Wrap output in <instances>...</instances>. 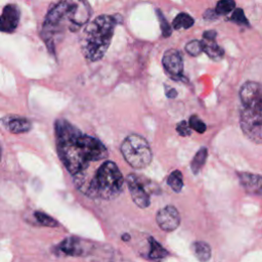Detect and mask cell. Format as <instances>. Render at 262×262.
Segmentation results:
<instances>
[{
  "instance_id": "12",
  "label": "cell",
  "mask_w": 262,
  "mask_h": 262,
  "mask_svg": "<svg viewBox=\"0 0 262 262\" xmlns=\"http://www.w3.org/2000/svg\"><path fill=\"white\" fill-rule=\"evenodd\" d=\"M237 177L243 188L250 194L262 195V176L255 173L238 172Z\"/></svg>"
},
{
  "instance_id": "30",
  "label": "cell",
  "mask_w": 262,
  "mask_h": 262,
  "mask_svg": "<svg viewBox=\"0 0 262 262\" xmlns=\"http://www.w3.org/2000/svg\"><path fill=\"white\" fill-rule=\"evenodd\" d=\"M130 238H131V236H130V234H128V233H124V234L122 235V239H123L124 242H129Z\"/></svg>"
},
{
  "instance_id": "18",
  "label": "cell",
  "mask_w": 262,
  "mask_h": 262,
  "mask_svg": "<svg viewBox=\"0 0 262 262\" xmlns=\"http://www.w3.org/2000/svg\"><path fill=\"white\" fill-rule=\"evenodd\" d=\"M167 183L175 192H180L183 187L182 173L179 170H174L169 174L167 178Z\"/></svg>"
},
{
  "instance_id": "5",
  "label": "cell",
  "mask_w": 262,
  "mask_h": 262,
  "mask_svg": "<svg viewBox=\"0 0 262 262\" xmlns=\"http://www.w3.org/2000/svg\"><path fill=\"white\" fill-rule=\"evenodd\" d=\"M121 152L125 161L135 169L147 167L152 160V151L148 142L138 134H131L123 140Z\"/></svg>"
},
{
  "instance_id": "15",
  "label": "cell",
  "mask_w": 262,
  "mask_h": 262,
  "mask_svg": "<svg viewBox=\"0 0 262 262\" xmlns=\"http://www.w3.org/2000/svg\"><path fill=\"white\" fill-rule=\"evenodd\" d=\"M202 42V47H203V51L212 59L217 60L220 59L223 54L224 51L223 49L217 44L215 43V40H201Z\"/></svg>"
},
{
  "instance_id": "14",
  "label": "cell",
  "mask_w": 262,
  "mask_h": 262,
  "mask_svg": "<svg viewBox=\"0 0 262 262\" xmlns=\"http://www.w3.org/2000/svg\"><path fill=\"white\" fill-rule=\"evenodd\" d=\"M191 251L195 258L201 262H207L210 260L212 251L209 244L203 241H196L191 245Z\"/></svg>"
},
{
  "instance_id": "17",
  "label": "cell",
  "mask_w": 262,
  "mask_h": 262,
  "mask_svg": "<svg viewBox=\"0 0 262 262\" xmlns=\"http://www.w3.org/2000/svg\"><path fill=\"white\" fill-rule=\"evenodd\" d=\"M207 157H208V150H207V148L205 146L201 147L196 151V154L193 156V158H192V160L190 162V169H191L193 174L196 175L202 170L203 166L206 163Z\"/></svg>"
},
{
  "instance_id": "21",
  "label": "cell",
  "mask_w": 262,
  "mask_h": 262,
  "mask_svg": "<svg viewBox=\"0 0 262 262\" xmlns=\"http://www.w3.org/2000/svg\"><path fill=\"white\" fill-rule=\"evenodd\" d=\"M35 217L38 220V222L44 226H49V227H56L58 226V223L56 220H54L51 216L47 215L44 212L36 211L35 212Z\"/></svg>"
},
{
  "instance_id": "25",
  "label": "cell",
  "mask_w": 262,
  "mask_h": 262,
  "mask_svg": "<svg viewBox=\"0 0 262 262\" xmlns=\"http://www.w3.org/2000/svg\"><path fill=\"white\" fill-rule=\"evenodd\" d=\"M230 19L233 20L234 23L238 24V25H248V24H249L248 19H247L246 16H245L244 11H243L241 8H236V9L233 11V13H232Z\"/></svg>"
},
{
  "instance_id": "26",
  "label": "cell",
  "mask_w": 262,
  "mask_h": 262,
  "mask_svg": "<svg viewBox=\"0 0 262 262\" xmlns=\"http://www.w3.org/2000/svg\"><path fill=\"white\" fill-rule=\"evenodd\" d=\"M176 131L180 136H189L191 134V128L188 123L185 121H181L176 125Z\"/></svg>"
},
{
  "instance_id": "9",
  "label": "cell",
  "mask_w": 262,
  "mask_h": 262,
  "mask_svg": "<svg viewBox=\"0 0 262 262\" xmlns=\"http://www.w3.org/2000/svg\"><path fill=\"white\" fill-rule=\"evenodd\" d=\"M156 221L165 231H173L180 224V214L174 206H166L160 209L156 215Z\"/></svg>"
},
{
  "instance_id": "29",
  "label": "cell",
  "mask_w": 262,
  "mask_h": 262,
  "mask_svg": "<svg viewBox=\"0 0 262 262\" xmlns=\"http://www.w3.org/2000/svg\"><path fill=\"white\" fill-rule=\"evenodd\" d=\"M216 16H217V13H216L215 11L211 10V9L207 10L206 13L204 14V17H205L206 19H214V18H216Z\"/></svg>"
},
{
  "instance_id": "2",
  "label": "cell",
  "mask_w": 262,
  "mask_h": 262,
  "mask_svg": "<svg viewBox=\"0 0 262 262\" xmlns=\"http://www.w3.org/2000/svg\"><path fill=\"white\" fill-rule=\"evenodd\" d=\"M91 15L87 0H59L46 14L41 29V37L48 49L54 50L56 40L66 32H77Z\"/></svg>"
},
{
  "instance_id": "20",
  "label": "cell",
  "mask_w": 262,
  "mask_h": 262,
  "mask_svg": "<svg viewBox=\"0 0 262 262\" xmlns=\"http://www.w3.org/2000/svg\"><path fill=\"white\" fill-rule=\"evenodd\" d=\"M234 7H235V2L233 0H219L216 4L215 12L220 15L227 14L228 12L233 10Z\"/></svg>"
},
{
  "instance_id": "23",
  "label": "cell",
  "mask_w": 262,
  "mask_h": 262,
  "mask_svg": "<svg viewBox=\"0 0 262 262\" xmlns=\"http://www.w3.org/2000/svg\"><path fill=\"white\" fill-rule=\"evenodd\" d=\"M185 51L191 56H198L201 52H203L201 40H191L188 43H186Z\"/></svg>"
},
{
  "instance_id": "8",
  "label": "cell",
  "mask_w": 262,
  "mask_h": 262,
  "mask_svg": "<svg viewBox=\"0 0 262 262\" xmlns=\"http://www.w3.org/2000/svg\"><path fill=\"white\" fill-rule=\"evenodd\" d=\"M167 75L173 80L183 79V61L181 53L177 49H168L165 51L162 59Z\"/></svg>"
},
{
  "instance_id": "19",
  "label": "cell",
  "mask_w": 262,
  "mask_h": 262,
  "mask_svg": "<svg viewBox=\"0 0 262 262\" xmlns=\"http://www.w3.org/2000/svg\"><path fill=\"white\" fill-rule=\"evenodd\" d=\"M194 24L193 18L184 12L179 13L173 20L172 26L174 29L179 30V29H189L190 27H192Z\"/></svg>"
},
{
  "instance_id": "27",
  "label": "cell",
  "mask_w": 262,
  "mask_h": 262,
  "mask_svg": "<svg viewBox=\"0 0 262 262\" xmlns=\"http://www.w3.org/2000/svg\"><path fill=\"white\" fill-rule=\"evenodd\" d=\"M217 33L214 30H210V31H205V33L203 34V37L205 40H215Z\"/></svg>"
},
{
  "instance_id": "28",
  "label": "cell",
  "mask_w": 262,
  "mask_h": 262,
  "mask_svg": "<svg viewBox=\"0 0 262 262\" xmlns=\"http://www.w3.org/2000/svg\"><path fill=\"white\" fill-rule=\"evenodd\" d=\"M166 96L169 98H174L177 96V91L174 88L166 87Z\"/></svg>"
},
{
  "instance_id": "6",
  "label": "cell",
  "mask_w": 262,
  "mask_h": 262,
  "mask_svg": "<svg viewBox=\"0 0 262 262\" xmlns=\"http://www.w3.org/2000/svg\"><path fill=\"white\" fill-rule=\"evenodd\" d=\"M242 107L239 113L262 118V84L257 82H246L239 90Z\"/></svg>"
},
{
  "instance_id": "3",
  "label": "cell",
  "mask_w": 262,
  "mask_h": 262,
  "mask_svg": "<svg viewBox=\"0 0 262 262\" xmlns=\"http://www.w3.org/2000/svg\"><path fill=\"white\" fill-rule=\"evenodd\" d=\"M78 188L92 199L112 200L123 190L124 177L118 166L112 161H103L92 177L75 176Z\"/></svg>"
},
{
  "instance_id": "24",
  "label": "cell",
  "mask_w": 262,
  "mask_h": 262,
  "mask_svg": "<svg viewBox=\"0 0 262 262\" xmlns=\"http://www.w3.org/2000/svg\"><path fill=\"white\" fill-rule=\"evenodd\" d=\"M157 15H158V19H159V21H160V27H161L163 36H164V37H169V36L171 35V32H172L170 25L168 24L167 19L165 18L164 14L162 13L161 10L157 9Z\"/></svg>"
},
{
  "instance_id": "16",
  "label": "cell",
  "mask_w": 262,
  "mask_h": 262,
  "mask_svg": "<svg viewBox=\"0 0 262 262\" xmlns=\"http://www.w3.org/2000/svg\"><path fill=\"white\" fill-rule=\"evenodd\" d=\"M148 244H149V252H148V258L155 261H160L168 256V251L152 236L148 237Z\"/></svg>"
},
{
  "instance_id": "11",
  "label": "cell",
  "mask_w": 262,
  "mask_h": 262,
  "mask_svg": "<svg viewBox=\"0 0 262 262\" xmlns=\"http://www.w3.org/2000/svg\"><path fill=\"white\" fill-rule=\"evenodd\" d=\"M20 12L15 4L4 6L0 15V31L3 33H12L15 31L19 21Z\"/></svg>"
},
{
  "instance_id": "7",
  "label": "cell",
  "mask_w": 262,
  "mask_h": 262,
  "mask_svg": "<svg viewBox=\"0 0 262 262\" xmlns=\"http://www.w3.org/2000/svg\"><path fill=\"white\" fill-rule=\"evenodd\" d=\"M126 181L133 202L142 209L147 208L150 205L149 192L152 191L150 181L133 173L127 176Z\"/></svg>"
},
{
  "instance_id": "1",
  "label": "cell",
  "mask_w": 262,
  "mask_h": 262,
  "mask_svg": "<svg viewBox=\"0 0 262 262\" xmlns=\"http://www.w3.org/2000/svg\"><path fill=\"white\" fill-rule=\"evenodd\" d=\"M54 129L58 157L73 176L87 170L90 163L107 158L100 140L82 133L67 120H56Z\"/></svg>"
},
{
  "instance_id": "31",
  "label": "cell",
  "mask_w": 262,
  "mask_h": 262,
  "mask_svg": "<svg viewBox=\"0 0 262 262\" xmlns=\"http://www.w3.org/2000/svg\"><path fill=\"white\" fill-rule=\"evenodd\" d=\"M0 158H1V148H0Z\"/></svg>"
},
{
  "instance_id": "4",
  "label": "cell",
  "mask_w": 262,
  "mask_h": 262,
  "mask_svg": "<svg viewBox=\"0 0 262 262\" xmlns=\"http://www.w3.org/2000/svg\"><path fill=\"white\" fill-rule=\"evenodd\" d=\"M117 24L116 16L102 14L86 25L81 36V50L85 58L97 61L103 57Z\"/></svg>"
},
{
  "instance_id": "22",
  "label": "cell",
  "mask_w": 262,
  "mask_h": 262,
  "mask_svg": "<svg viewBox=\"0 0 262 262\" xmlns=\"http://www.w3.org/2000/svg\"><path fill=\"white\" fill-rule=\"evenodd\" d=\"M189 127L194 130L198 133H205L207 130V126L206 124L203 122L202 119H200L196 115H192L189 118V122H188Z\"/></svg>"
},
{
  "instance_id": "13",
  "label": "cell",
  "mask_w": 262,
  "mask_h": 262,
  "mask_svg": "<svg viewBox=\"0 0 262 262\" xmlns=\"http://www.w3.org/2000/svg\"><path fill=\"white\" fill-rule=\"evenodd\" d=\"M1 122L5 128L13 134L26 133L32 128L31 122L27 118L19 116H6L1 119Z\"/></svg>"
},
{
  "instance_id": "10",
  "label": "cell",
  "mask_w": 262,
  "mask_h": 262,
  "mask_svg": "<svg viewBox=\"0 0 262 262\" xmlns=\"http://www.w3.org/2000/svg\"><path fill=\"white\" fill-rule=\"evenodd\" d=\"M58 248L59 251L70 256H85L90 253L91 244L83 241L82 238L71 236L64 238Z\"/></svg>"
}]
</instances>
